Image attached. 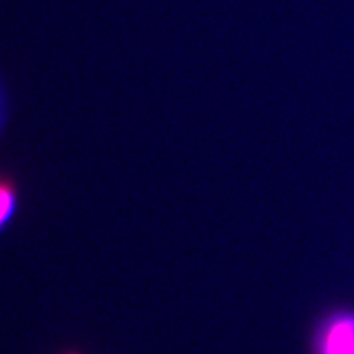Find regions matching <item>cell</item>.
I'll list each match as a JSON object with an SVG mask.
<instances>
[{
	"label": "cell",
	"instance_id": "7a4b0ae2",
	"mask_svg": "<svg viewBox=\"0 0 354 354\" xmlns=\"http://www.w3.org/2000/svg\"><path fill=\"white\" fill-rule=\"evenodd\" d=\"M15 210V189L8 180L0 179V228L10 220Z\"/></svg>",
	"mask_w": 354,
	"mask_h": 354
},
{
	"label": "cell",
	"instance_id": "6da1fadb",
	"mask_svg": "<svg viewBox=\"0 0 354 354\" xmlns=\"http://www.w3.org/2000/svg\"><path fill=\"white\" fill-rule=\"evenodd\" d=\"M318 353L354 354V317L333 318L323 330Z\"/></svg>",
	"mask_w": 354,
	"mask_h": 354
}]
</instances>
